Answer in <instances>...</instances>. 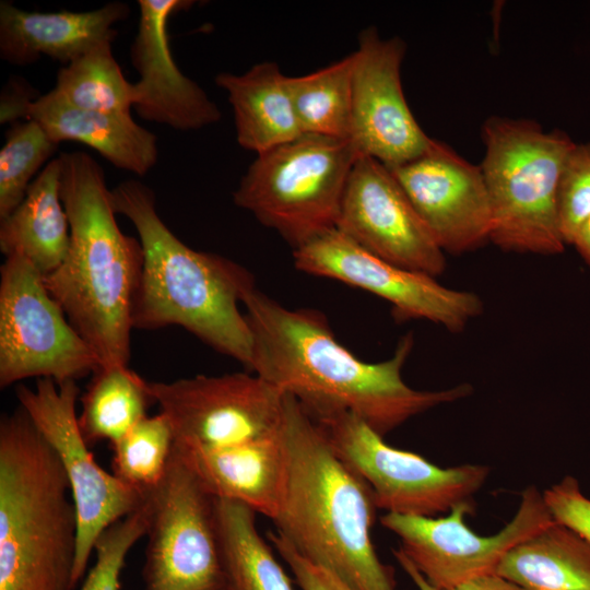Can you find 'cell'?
I'll return each instance as SVG.
<instances>
[{
    "mask_svg": "<svg viewBox=\"0 0 590 590\" xmlns=\"http://www.w3.org/2000/svg\"><path fill=\"white\" fill-rule=\"evenodd\" d=\"M243 305L252 335L249 371L294 397L312 417L350 412L385 437L413 416L472 393L469 384L410 387L402 369L413 349L411 333L390 358L368 363L335 339L318 310L287 308L257 287L245 294Z\"/></svg>",
    "mask_w": 590,
    "mask_h": 590,
    "instance_id": "6da1fadb",
    "label": "cell"
},
{
    "mask_svg": "<svg viewBox=\"0 0 590 590\" xmlns=\"http://www.w3.org/2000/svg\"><path fill=\"white\" fill-rule=\"evenodd\" d=\"M58 157L70 246L61 264L44 276L46 287L99 367L128 366L143 268L141 243L120 229L101 165L81 151Z\"/></svg>",
    "mask_w": 590,
    "mask_h": 590,
    "instance_id": "7a4b0ae2",
    "label": "cell"
},
{
    "mask_svg": "<svg viewBox=\"0 0 590 590\" xmlns=\"http://www.w3.org/2000/svg\"><path fill=\"white\" fill-rule=\"evenodd\" d=\"M285 486L272 519L299 555L355 590H397L370 536L378 509L365 481L334 452L300 403L285 393Z\"/></svg>",
    "mask_w": 590,
    "mask_h": 590,
    "instance_id": "3957f363",
    "label": "cell"
},
{
    "mask_svg": "<svg viewBox=\"0 0 590 590\" xmlns=\"http://www.w3.org/2000/svg\"><path fill=\"white\" fill-rule=\"evenodd\" d=\"M111 200L116 213L134 226L143 249L133 329L181 327L249 370L252 335L239 303L256 287L252 274L228 258L182 243L158 215L154 192L142 181H121L111 189Z\"/></svg>",
    "mask_w": 590,
    "mask_h": 590,
    "instance_id": "277c9868",
    "label": "cell"
},
{
    "mask_svg": "<svg viewBox=\"0 0 590 590\" xmlns=\"http://www.w3.org/2000/svg\"><path fill=\"white\" fill-rule=\"evenodd\" d=\"M78 532L67 473L19 405L0 418V590H73Z\"/></svg>",
    "mask_w": 590,
    "mask_h": 590,
    "instance_id": "5b68a950",
    "label": "cell"
},
{
    "mask_svg": "<svg viewBox=\"0 0 590 590\" xmlns=\"http://www.w3.org/2000/svg\"><path fill=\"white\" fill-rule=\"evenodd\" d=\"M480 165L492 208L489 241L505 251L556 255L565 248L556 211L564 161L575 145L530 119L491 117Z\"/></svg>",
    "mask_w": 590,
    "mask_h": 590,
    "instance_id": "8992f818",
    "label": "cell"
},
{
    "mask_svg": "<svg viewBox=\"0 0 590 590\" xmlns=\"http://www.w3.org/2000/svg\"><path fill=\"white\" fill-rule=\"evenodd\" d=\"M359 155L351 140L304 133L257 155L233 193L234 203L295 250L335 228Z\"/></svg>",
    "mask_w": 590,
    "mask_h": 590,
    "instance_id": "52a82bcc",
    "label": "cell"
},
{
    "mask_svg": "<svg viewBox=\"0 0 590 590\" xmlns=\"http://www.w3.org/2000/svg\"><path fill=\"white\" fill-rule=\"evenodd\" d=\"M312 418L338 457L369 486L377 508L390 514H447L472 502L491 472L487 465L471 463L440 468L417 453L393 448L350 412Z\"/></svg>",
    "mask_w": 590,
    "mask_h": 590,
    "instance_id": "ba28073f",
    "label": "cell"
},
{
    "mask_svg": "<svg viewBox=\"0 0 590 590\" xmlns=\"http://www.w3.org/2000/svg\"><path fill=\"white\" fill-rule=\"evenodd\" d=\"M142 590H231L216 526L215 497L175 449L148 494Z\"/></svg>",
    "mask_w": 590,
    "mask_h": 590,
    "instance_id": "9c48e42d",
    "label": "cell"
},
{
    "mask_svg": "<svg viewBox=\"0 0 590 590\" xmlns=\"http://www.w3.org/2000/svg\"><path fill=\"white\" fill-rule=\"evenodd\" d=\"M98 367L44 275L23 257L7 256L0 268V387L33 377L76 381Z\"/></svg>",
    "mask_w": 590,
    "mask_h": 590,
    "instance_id": "30bf717a",
    "label": "cell"
},
{
    "mask_svg": "<svg viewBox=\"0 0 590 590\" xmlns=\"http://www.w3.org/2000/svg\"><path fill=\"white\" fill-rule=\"evenodd\" d=\"M15 393L19 405L56 451L70 483L79 522L75 588L85 577L99 535L141 508L148 494L127 486L94 459L79 426L76 381L57 384L51 378H39L34 388L19 385Z\"/></svg>",
    "mask_w": 590,
    "mask_h": 590,
    "instance_id": "8fae6325",
    "label": "cell"
},
{
    "mask_svg": "<svg viewBox=\"0 0 590 590\" xmlns=\"http://www.w3.org/2000/svg\"><path fill=\"white\" fill-rule=\"evenodd\" d=\"M251 373L149 381L154 402L172 425L175 442L222 448L279 435L285 393Z\"/></svg>",
    "mask_w": 590,
    "mask_h": 590,
    "instance_id": "7c38bea8",
    "label": "cell"
},
{
    "mask_svg": "<svg viewBox=\"0 0 590 590\" xmlns=\"http://www.w3.org/2000/svg\"><path fill=\"white\" fill-rule=\"evenodd\" d=\"M467 502L446 516L420 517L387 512L381 524L401 541L399 548L437 590H449L495 571L504 555L517 543L554 521L543 492L530 485L521 493L519 507L507 524L493 535L471 530Z\"/></svg>",
    "mask_w": 590,
    "mask_h": 590,
    "instance_id": "4fadbf2b",
    "label": "cell"
},
{
    "mask_svg": "<svg viewBox=\"0 0 590 590\" xmlns=\"http://www.w3.org/2000/svg\"><path fill=\"white\" fill-rule=\"evenodd\" d=\"M297 270L376 295L399 320H427L462 331L484 309L480 296L447 287L428 274L398 267L366 251L337 228L293 250Z\"/></svg>",
    "mask_w": 590,
    "mask_h": 590,
    "instance_id": "5bb4252c",
    "label": "cell"
},
{
    "mask_svg": "<svg viewBox=\"0 0 590 590\" xmlns=\"http://www.w3.org/2000/svg\"><path fill=\"white\" fill-rule=\"evenodd\" d=\"M335 228L398 267L434 278L446 270L445 251L388 167L373 157L356 160Z\"/></svg>",
    "mask_w": 590,
    "mask_h": 590,
    "instance_id": "9a60e30c",
    "label": "cell"
},
{
    "mask_svg": "<svg viewBox=\"0 0 590 590\" xmlns=\"http://www.w3.org/2000/svg\"><path fill=\"white\" fill-rule=\"evenodd\" d=\"M406 46L382 38L376 28L361 32L354 51L352 130L361 155L386 166L411 161L434 142L421 128L404 97L401 66Z\"/></svg>",
    "mask_w": 590,
    "mask_h": 590,
    "instance_id": "2e32d148",
    "label": "cell"
},
{
    "mask_svg": "<svg viewBox=\"0 0 590 590\" xmlns=\"http://www.w3.org/2000/svg\"><path fill=\"white\" fill-rule=\"evenodd\" d=\"M387 167L445 252L489 241L492 208L480 165L434 140L420 156Z\"/></svg>",
    "mask_w": 590,
    "mask_h": 590,
    "instance_id": "e0dca14e",
    "label": "cell"
},
{
    "mask_svg": "<svg viewBox=\"0 0 590 590\" xmlns=\"http://www.w3.org/2000/svg\"><path fill=\"white\" fill-rule=\"evenodd\" d=\"M193 3L139 0V24L131 46V61L140 75L134 82L137 114L148 121L182 131L198 130L221 119L217 105L179 70L169 46L168 20Z\"/></svg>",
    "mask_w": 590,
    "mask_h": 590,
    "instance_id": "ac0fdd59",
    "label": "cell"
},
{
    "mask_svg": "<svg viewBox=\"0 0 590 590\" xmlns=\"http://www.w3.org/2000/svg\"><path fill=\"white\" fill-rule=\"evenodd\" d=\"M129 13L119 1L84 12H30L1 1L0 57L15 66L31 64L42 56L68 64L97 44L114 42L115 24Z\"/></svg>",
    "mask_w": 590,
    "mask_h": 590,
    "instance_id": "d6986e66",
    "label": "cell"
},
{
    "mask_svg": "<svg viewBox=\"0 0 590 590\" xmlns=\"http://www.w3.org/2000/svg\"><path fill=\"white\" fill-rule=\"evenodd\" d=\"M175 449L212 496L274 518L286 477L283 428L279 435L229 447L193 448L175 442Z\"/></svg>",
    "mask_w": 590,
    "mask_h": 590,
    "instance_id": "ffe728a7",
    "label": "cell"
},
{
    "mask_svg": "<svg viewBox=\"0 0 590 590\" xmlns=\"http://www.w3.org/2000/svg\"><path fill=\"white\" fill-rule=\"evenodd\" d=\"M39 123L52 141H78L117 168L145 175L157 161L156 137L137 123L131 114L76 108L51 90L28 107L27 119Z\"/></svg>",
    "mask_w": 590,
    "mask_h": 590,
    "instance_id": "44dd1931",
    "label": "cell"
},
{
    "mask_svg": "<svg viewBox=\"0 0 590 590\" xmlns=\"http://www.w3.org/2000/svg\"><path fill=\"white\" fill-rule=\"evenodd\" d=\"M288 76L274 62H260L241 74L219 73L227 94L238 144L257 155L304 134L290 95Z\"/></svg>",
    "mask_w": 590,
    "mask_h": 590,
    "instance_id": "7402d4cb",
    "label": "cell"
},
{
    "mask_svg": "<svg viewBox=\"0 0 590 590\" xmlns=\"http://www.w3.org/2000/svg\"><path fill=\"white\" fill-rule=\"evenodd\" d=\"M61 163L49 161L23 201L0 220V250L19 255L44 276L63 261L70 246V223L60 196Z\"/></svg>",
    "mask_w": 590,
    "mask_h": 590,
    "instance_id": "603a6c76",
    "label": "cell"
},
{
    "mask_svg": "<svg viewBox=\"0 0 590 590\" xmlns=\"http://www.w3.org/2000/svg\"><path fill=\"white\" fill-rule=\"evenodd\" d=\"M494 573L521 590H590V542L554 520L512 546Z\"/></svg>",
    "mask_w": 590,
    "mask_h": 590,
    "instance_id": "cb8c5ba5",
    "label": "cell"
},
{
    "mask_svg": "<svg viewBox=\"0 0 590 590\" xmlns=\"http://www.w3.org/2000/svg\"><path fill=\"white\" fill-rule=\"evenodd\" d=\"M256 514L241 503L215 498L216 526L231 590H295L259 533Z\"/></svg>",
    "mask_w": 590,
    "mask_h": 590,
    "instance_id": "d4e9b609",
    "label": "cell"
},
{
    "mask_svg": "<svg viewBox=\"0 0 590 590\" xmlns=\"http://www.w3.org/2000/svg\"><path fill=\"white\" fill-rule=\"evenodd\" d=\"M79 426L86 444L92 447L107 440L110 445L121 438L138 422L148 416L154 402L149 381L128 366L99 367L81 397Z\"/></svg>",
    "mask_w": 590,
    "mask_h": 590,
    "instance_id": "484cf974",
    "label": "cell"
},
{
    "mask_svg": "<svg viewBox=\"0 0 590 590\" xmlns=\"http://www.w3.org/2000/svg\"><path fill=\"white\" fill-rule=\"evenodd\" d=\"M354 52L317 71L288 76L294 110L303 133L350 140Z\"/></svg>",
    "mask_w": 590,
    "mask_h": 590,
    "instance_id": "4316f807",
    "label": "cell"
},
{
    "mask_svg": "<svg viewBox=\"0 0 590 590\" xmlns=\"http://www.w3.org/2000/svg\"><path fill=\"white\" fill-rule=\"evenodd\" d=\"M105 40L60 68L51 90L68 104L86 110L128 114L137 99L129 82Z\"/></svg>",
    "mask_w": 590,
    "mask_h": 590,
    "instance_id": "83f0119b",
    "label": "cell"
},
{
    "mask_svg": "<svg viewBox=\"0 0 590 590\" xmlns=\"http://www.w3.org/2000/svg\"><path fill=\"white\" fill-rule=\"evenodd\" d=\"M175 445L172 425L163 413L145 416L110 445L113 474L127 486L149 494L164 479Z\"/></svg>",
    "mask_w": 590,
    "mask_h": 590,
    "instance_id": "f1b7e54d",
    "label": "cell"
},
{
    "mask_svg": "<svg viewBox=\"0 0 590 590\" xmlns=\"http://www.w3.org/2000/svg\"><path fill=\"white\" fill-rule=\"evenodd\" d=\"M58 144L34 120L14 122L0 150V220L25 198L34 176Z\"/></svg>",
    "mask_w": 590,
    "mask_h": 590,
    "instance_id": "f546056e",
    "label": "cell"
},
{
    "mask_svg": "<svg viewBox=\"0 0 590 590\" xmlns=\"http://www.w3.org/2000/svg\"><path fill=\"white\" fill-rule=\"evenodd\" d=\"M148 504L109 526L97 539L96 559L80 590H120V576L131 547L146 533Z\"/></svg>",
    "mask_w": 590,
    "mask_h": 590,
    "instance_id": "4dcf8cb0",
    "label": "cell"
},
{
    "mask_svg": "<svg viewBox=\"0 0 590 590\" xmlns=\"http://www.w3.org/2000/svg\"><path fill=\"white\" fill-rule=\"evenodd\" d=\"M556 211L565 245H571L590 217V142L576 144L567 154L558 179Z\"/></svg>",
    "mask_w": 590,
    "mask_h": 590,
    "instance_id": "1f68e13d",
    "label": "cell"
},
{
    "mask_svg": "<svg viewBox=\"0 0 590 590\" xmlns=\"http://www.w3.org/2000/svg\"><path fill=\"white\" fill-rule=\"evenodd\" d=\"M543 497L553 519L570 527L590 542V498L571 475L543 491Z\"/></svg>",
    "mask_w": 590,
    "mask_h": 590,
    "instance_id": "d6a6232c",
    "label": "cell"
},
{
    "mask_svg": "<svg viewBox=\"0 0 590 590\" xmlns=\"http://www.w3.org/2000/svg\"><path fill=\"white\" fill-rule=\"evenodd\" d=\"M268 538L290 566L302 590H355L330 571L304 558L276 532H269Z\"/></svg>",
    "mask_w": 590,
    "mask_h": 590,
    "instance_id": "836d02e7",
    "label": "cell"
},
{
    "mask_svg": "<svg viewBox=\"0 0 590 590\" xmlns=\"http://www.w3.org/2000/svg\"><path fill=\"white\" fill-rule=\"evenodd\" d=\"M30 83L20 78H11L2 90L0 98V122H17L27 119L30 105L39 97Z\"/></svg>",
    "mask_w": 590,
    "mask_h": 590,
    "instance_id": "e575fe53",
    "label": "cell"
},
{
    "mask_svg": "<svg viewBox=\"0 0 590 590\" xmlns=\"http://www.w3.org/2000/svg\"><path fill=\"white\" fill-rule=\"evenodd\" d=\"M449 590H521L515 583L495 573L483 575Z\"/></svg>",
    "mask_w": 590,
    "mask_h": 590,
    "instance_id": "d590c367",
    "label": "cell"
},
{
    "mask_svg": "<svg viewBox=\"0 0 590 590\" xmlns=\"http://www.w3.org/2000/svg\"><path fill=\"white\" fill-rule=\"evenodd\" d=\"M392 553L401 568L418 590H437L425 579V577L417 570V568L400 548L393 550Z\"/></svg>",
    "mask_w": 590,
    "mask_h": 590,
    "instance_id": "8d00e7d4",
    "label": "cell"
},
{
    "mask_svg": "<svg viewBox=\"0 0 590 590\" xmlns=\"http://www.w3.org/2000/svg\"><path fill=\"white\" fill-rule=\"evenodd\" d=\"M571 245L575 246L583 260L590 264V217L580 226Z\"/></svg>",
    "mask_w": 590,
    "mask_h": 590,
    "instance_id": "74e56055",
    "label": "cell"
}]
</instances>
